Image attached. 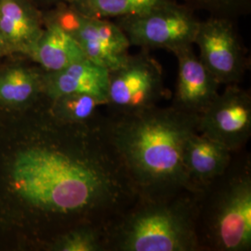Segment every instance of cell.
<instances>
[{
	"label": "cell",
	"instance_id": "8",
	"mask_svg": "<svg viewBox=\"0 0 251 251\" xmlns=\"http://www.w3.org/2000/svg\"><path fill=\"white\" fill-rule=\"evenodd\" d=\"M235 23L227 17L209 16L200 21L194 41L201 63L221 85L238 84L250 68L248 51Z\"/></svg>",
	"mask_w": 251,
	"mask_h": 251
},
{
	"label": "cell",
	"instance_id": "15",
	"mask_svg": "<svg viewBox=\"0 0 251 251\" xmlns=\"http://www.w3.org/2000/svg\"><path fill=\"white\" fill-rule=\"evenodd\" d=\"M175 0H65L72 9L95 18H119L138 14Z\"/></svg>",
	"mask_w": 251,
	"mask_h": 251
},
{
	"label": "cell",
	"instance_id": "13",
	"mask_svg": "<svg viewBox=\"0 0 251 251\" xmlns=\"http://www.w3.org/2000/svg\"><path fill=\"white\" fill-rule=\"evenodd\" d=\"M233 153L223 144L198 131L190 135L183 146L182 158L194 187L200 191L222 175L232 160Z\"/></svg>",
	"mask_w": 251,
	"mask_h": 251
},
{
	"label": "cell",
	"instance_id": "5",
	"mask_svg": "<svg viewBox=\"0 0 251 251\" xmlns=\"http://www.w3.org/2000/svg\"><path fill=\"white\" fill-rule=\"evenodd\" d=\"M167 92L161 64L149 50L141 49L109 71L106 114L132 115L157 106Z\"/></svg>",
	"mask_w": 251,
	"mask_h": 251
},
{
	"label": "cell",
	"instance_id": "1",
	"mask_svg": "<svg viewBox=\"0 0 251 251\" xmlns=\"http://www.w3.org/2000/svg\"><path fill=\"white\" fill-rule=\"evenodd\" d=\"M11 184L42 214L104 228L138 199L100 118L76 145L48 143L20 152Z\"/></svg>",
	"mask_w": 251,
	"mask_h": 251
},
{
	"label": "cell",
	"instance_id": "10",
	"mask_svg": "<svg viewBox=\"0 0 251 251\" xmlns=\"http://www.w3.org/2000/svg\"><path fill=\"white\" fill-rule=\"evenodd\" d=\"M177 58L178 75L171 106L200 116L218 96L221 84L201 63L193 45L171 51Z\"/></svg>",
	"mask_w": 251,
	"mask_h": 251
},
{
	"label": "cell",
	"instance_id": "16",
	"mask_svg": "<svg viewBox=\"0 0 251 251\" xmlns=\"http://www.w3.org/2000/svg\"><path fill=\"white\" fill-rule=\"evenodd\" d=\"M43 75L38 71L13 67L0 73V102L23 104L43 91Z\"/></svg>",
	"mask_w": 251,
	"mask_h": 251
},
{
	"label": "cell",
	"instance_id": "9",
	"mask_svg": "<svg viewBox=\"0 0 251 251\" xmlns=\"http://www.w3.org/2000/svg\"><path fill=\"white\" fill-rule=\"evenodd\" d=\"M198 131L223 144L231 152L246 148L251 136L250 90L227 85L199 116Z\"/></svg>",
	"mask_w": 251,
	"mask_h": 251
},
{
	"label": "cell",
	"instance_id": "12",
	"mask_svg": "<svg viewBox=\"0 0 251 251\" xmlns=\"http://www.w3.org/2000/svg\"><path fill=\"white\" fill-rule=\"evenodd\" d=\"M44 28L42 10L31 0H0V33L9 50L29 53Z\"/></svg>",
	"mask_w": 251,
	"mask_h": 251
},
{
	"label": "cell",
	"instance_id": "18",
	"mask_svg": "<svg viewBox=\"0 0 251 251\" xmlns=\"http://www.w3.org/2000/svg\"><path fill=\"white\" fill-rule=\"evenodd\" d=\"M104 227L80 225L61 234L51 246L53 251H106Z\"/></svg>",
	"mask_w": 251,
	"mask_h": 251
},
{
	"label": "cell",
	"instance_id": "4",
	"mask_svg": "<svg viewBox=\"0 0 251 251\" xmlns=\"http://www.w3.org/2000/svg\"><path fill=\"white\" fill-rule=\"evenodd\" d=\"M197 233L201 251L251 250V160L244 148L225 172L200 189Z\"/></svg>",
	"mask_w": 251,
	"mask_h": 251
},
{
	"label": "cell",
	"instance_id": "17",
	"mask_svg": "<svg viewBox=\"0 0 251 251\" xmlns=\"http://www.w3.org/2000/svg\"><path fill=\"white\" fill-rule=\"evenodd\" d=\"M55 119L63 124H90L99 119L100 108L107 101L90 94H68L50 100Z\"/></svg>",
	"mask_w": 251,
	"mask_h": 251
},
{
	"label": "cell",
	"instance_id": "14",
	"mask_svg": "<svg viewBox=\"0 0 251 251\" xmlns=\"http://www.w3.org/2000/svg\"><path fill=\"white\" fill-rule=\"evenodd\" d=\"M42 35L28 55L45 72H56L72 63L87 59L77 42L63 28L45 23Z\"/></svg>",
	"mask_w": 251,
	"mask_h": 251
},
{
	"label": "cell",
	"instance_id": "11",
	"mask_svg": "<svg viewBox=\"0 0 251 251\" xmlns=\"http://www.w3.org/2000/svg\"><path fill=\"white\" fill-rule=\"evenodd\" d=\"M108 85L107 69L88 59L43 75V92L50 100L68 94H90L107 101Z\"/></svg>",
	"mask_w": 251,
	"mask_h": 251
},
{
	"label": "cell",
	"instance_id": "6",
	"mask_svg": "<svg viewBox=\"0 0 251 251\" xmlns=\"http://www.w3.org/2000/svg\"><path fill=\"white\" fill-rule=\"evenodd\" d=\"M131 46L170 51L194 45L200 20L196 10L177 0L160 7L115 19Z\"/></svg>",
	"mask_w": 251,
	"mask_h": 251
},
{
	"label": "cell",
	"instance_id": "2",
	"mask_svg": "<svg viewBox=\"0 0 251 251\" xmlns=\"http://www.w3.org/2000/svg\"><path fill=\"white\" fill-rule=\"evenodd\" d=\"M199 116L154 107L126 115H104L100 124L138 198L159 199L198 192L185 170L182 152L198 131Z\"/></svg>",
	"mask_w": 251,
	"mask_h": 251
},
{
	"label": "cell",
	"instance_id": "20",
	"mask_svg": "<svg viewBox=\"0 0 251 251\" xmlns=\"http://www.w3.org/2000/svg\"><path fill=\"white\" fill-rule=\"evenodd\" d=\"M42 11L53 9L56 6L65 3V0H31Z\"/></svg>",
	"mask_w": 251,
	"mask_h": 251
},
{
	"label": "cell",
	"instance_id": "7",
	"mask_svg": "<svg viewBox=\"0 0 251 251\" xmlns=\"http://www.w3.org/2000/svg\"><path fill=\"white\" fill-rule=\"evenodd\" d=\"M42 13L45 23L63 28L77 42L89 61L108 71L122 65L129 55L131 45L115 22L86 16L65 3Z\"/></svg>",
	"mask_w": 251,
	"mask_h": 251
},
{
	"label": "cell",
	"instance_id": "19",
	"mask_svg": "<svg viewBox=\"0 0 251 251\" xmlns=\"http://www.w3.org/2000/svg\"><path fill=\"white\" fill-rule=\"evenodd\" d=\"M194 10L205 11L209 16L237 20L251 12V0H182Z\"/></svg>",
	"mask_w": 251,
	"mask_h": 251
},
{
	"label": "cell",
	"instance_id": "3",
	"mask_svg": "<svg viewBox=\"0 0 251 251\" xmlns=\"http://www.w3.org/2000/svg\"><path fill=\"white\" fill-rule=\"evenodd\" d=\"M198 192L140 198L108 225L106 251H201L197 233Z\"/></svg>",
	"mask_w": 251,
	"mask_h": 251
},
{
	"label": "cell",
	"instance_id": "21",
	"mask_svg": "<svg viewBox=\"0 0 251 251\" xmlns=\"http://www.w3.org/2000/svg\"><path fill=\"white\" fill-rule=\"evenodd\" d=\"M8 50H9V48H8V46L6 44L3 36H2L1 33H0V55L4 53V52H6V51H8Z\"/></svg>",
	"mask_w": 251,
	"mask_h": 251
}]
</instances>
